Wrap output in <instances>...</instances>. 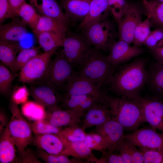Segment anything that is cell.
<instances>
[{
  "mask_svg": "<svg viewBox=\"0 0 163 163\" xmlns=\"http://www.w3.org/2000/svg\"><path fill=\"white\" fill-rule=\"evenodd\" d=\"M124 130L121 124L112 118L104 124L96 126L95 132L104 139L107 151L113 152L117 150L119 145L125 138Z\"/></svg>",
  "mask_w": 163,
  "mask_h": 163,
  "instance_id": "obj_13",
  "label": "cell"
},
{
  "mask_svg": "<svg viewBox=\"0 0 163 163\" xmlns=\"http://www.w3.org/2000/svg\"><path fill=\"white\" fill-rule=\"evenodd\" d=\"M146 60L139 58L119 66L110 81L109 89L120 96L138 99L146 83Z\"/></svg>",
  "mask_w": 163,
  "mask_h": 163,
  "instance_id": "obj_1",
  "label": "cell"
},
{
  "mask_svg": "<svg viewBox=\"0 0 163 163\" xmlns=\"http://www.w3.org/2000/svg\"><path fill=\"white\" fill-rule=\"evenodd\" d=\"M81 128L84 130L100 126L112 118L110 110L104 99L93 105L82 117Z\"/></svg>",
  "mask_w": 163,
  "mask_h": 163,
  "instance_id": "obj_17",
  "label": "cell"
},
{
  "mask_svg": "<svg viewBox=\"0 0 163 163\" xmlns=\"http://www.w3.org/2000/svg\"><path fill=\"white\" fill-rule=\"evenodd\" d=\"M16 162L20 163H43L37 157L35 152L26 148L21 153H18Z\"/></svg>",
  "mask_w": 163,
  "mask_h": 163,
  "instance_id": "obj_43",
  "label": "cell"
},
{
  "mask_svg": "<svg viewBox=\"0 0 163 163\" xmlns=\"http://www.w3.org/2000/svg\"><path fill=\"white\" fill-rule=\"evenodd\" d=\"M21 112L24 116L33 122L44 119L46 113L44 106L32 101H27L22 104Z\"/></svg>",
  "mask_w": 163,
  "mask_h": 163,
  "instance_id": "obj_31",
  "label": "cell"
},
{
  "mask_svg": "<svg viewBox=\"0 0 163 163\" xmlns=\"http://www.w3.org/2000/svg\"><path fill=\"white\" fill-rule=\"evenodd\" d=\"M150 51L156 62L163 64V39L154 48Z\"/></svg>",
  "mask_w": 163,
  "mask_h": 163,
  "instance_id": "obj_49",
  "label": "cell"
},
{
  "mask_svg": "<svg viewBox=\"0 0 163 163\" xmlns=\"http://www.w3.org/2000/svg\"><path fill=\"white\" fill-rule=\"evenodd\" d=\"M44 120L54 126L61 128L79 125L81 118L74 112L70 110L57 108L46 109Z\"/></svg>",
  "mask_w": 163,
  "mask_h": 163,
  "instance_id": "obj_19",
  "label": "cell"
},
{
  "mask_svg": "<svg viewBox=\"0 0 163 163\" xmlns=\"http://www.w3.org/2000/svg\"><path fill=\"white\" fill-rule=\"evenodd\" d=\"M152 25L151 21L148 18L139 23L134 31L133 43V46L140 47L144 45L151 31Z\"/></svg>",
  "mask_w": 163,
  "mask_h": 163,
  "instance_id": "obj_35",
  "label": "cell"
},
{
  "mask_svg": "<svg viewBox=\"0 0 163 163\" xmlns=\"http://www.w3.org/2000/svg\"><path fill=\"white\" fill-rule=\"evenodd\" d=\"M13 73L4 65H0V92L6 94L9 92L14 79Z\"/></svg>",
  "mask_w": 163,
  "mask_h": 163,
  "instance_id": "obj_40",
  "label": "cell"
},
{
  "mask_svg": "<svg viewBox=\"0 0 163 163\" xmlns=\"http://www.w3.org/2000/svg\"><path fill=\"white\" fill-rule=\"evenodd\" d=\"M109 12L108 0H92L88 13L78 25L82 29L97 22L106 19Z\"/></svg>",
  "mask_w": 163,
  "mask_h": 163,
  "instance_id": "obj_22",
  "label": "cell"
},
{
  "mask_svg": "<svg viewBox=\"0 0 163 163\" xmlns=\"http://www.w3.org/2000/svg\"><path fill=\"white\" fill-rule=\"evenodd\" d=\"M76 72L62 49L56 52L54 58L51 60L45 75L40 80V83L47 84L58 91H62Z\"/></svg>",
  "mask_w": 163,
  "mask_h": 163,
  "instance_id": "obj_5",
  "label": "cell"
},
{
  "mask_svg": "<svg viewBox=\"0 0 163 163\" xmlns=\"http://www.w3.org/2000/svg\"><path fill=\"white\" fill-rule=\"evenodd\" d=\"M68 25L50 17L41 16L32 31L35 35L43 32H50L66 36Z\"/></svg>",
  "mask_w": 163,
  "mask_h": 163,
  "instance_id": "obj_27",
  "label": "cell"
},
{
  "mask_svg": "<svg viewBox=\"0 0 163 163\" xmlns=\"http://www.w3.org/2000/svg\"><path fill=\"white\" fill-rule=\"evenodd\" d=\"M13 18L8 0H0V24L8 19Z\"/></svg>",
  "mask_w": 163,
  "mask_h": 163,
  "instance_id": "obj_47",
  "label": "cell"
},
{
  "mask_svg": "<svg viewBox=\"0 0 163 163\" xmlns=\"http://www.w3.org/2000/svg\"><path fill=\"white\" fill-rule=\"evenodd\" d=\"M27 24L18 16L9 23L0 26V40L18 42L27 33Z\"/></svg>",
  "mask_w": 163,
  "mask_h": 163,
  "instance_id": "obj_21",
  "label": "cell"
},
{
  "mask_svg": "<svg viewBox=\"0 0 163 163\" xmlns=\"http://www.w3.org/2000/svg\"><path fill=\"white\" fill-rule=\"evenodd\" d=\"M142 108L146 122L163 133V98L140 97L137 99Z\"/></svg>",
  "mask_w": 163,
  "mask_h": 163,
  "instance_id": "obj_10",
  "label": "cell"
},
{
  "mask_svg": "<svg viewBox=\"0 0 163 163\" xmlns=\"http://www.w3.org/2000/svg\"><path fill=\"white\" fill-rule=\"evenodd\" d=\"M82 30V33L93 46L103 52L109 51L119 37L113 24L106 19L95 23Z\"/></svg>",
  "mask_w": 163,
  "mask_h": 163,
  "instance_id": "obj_7",
  "label": "cell"
},
{
  "mask_svg": "<svg viewBox=\"0 0 163 163\" xmlns=\"http://www.w3.org/2000/svg\"><path fill=\"white\" fill-rule=\"evenodd\" d=\"M34 135L53 134L58 135L62 129L53 126L44 119L29 123Z\"/></svg>",
  "mask_w": 163,
  "mask_h": 163,
  "instance_id": "obj_38",
  "label": "cell"
},
{
  "mask_svg": "<svg viewBox=\"0 0 163 163\" xmlns=\"http://www.w3.org/2000/svg\"><path fill=\"white\" fill-rule=\"evenodd\" d=\"M145 13L152 25L163 27V2L152 0H143Z\"/></svg>",
  "mask_w": 163,
  "mask_h": 163,
  "instance_id": "obj_29",
  "label": "cell"
},
{
  "mask_svg": "<svg viewBox=\"0 0 163 163\" xmlns=\"http://www.w3.org/2000/svg\"><path fill=\"white\" fill-rule=\"evenodd\" d=\"M103 99L90 95H62L59 107L74 112L82 118L87 110Z\"/></svg>",
  "mask_w": 163,
  "mask_h": 163,
  "instance_id": "obj_15",
  "label": "cell"
},
{
  "mask_svg": "<svg viewBox=\"0 0 163 163\" xmlns=\"http://www.w3.org/2000/svg\"><path fill=\"white\" fill-rule=\"evenodd\" d=\"M30 94L34 101L50 110L59 107L62 95L50 86L43 83L31 87Z\"/></svg>",
  "mask_w": 163,
  "mask_h": 163,
  "instance_id": "obj_16",
  "label": "cell"
},
{
  "mask_svg": "<svg viewBox=\"0 0 163 163\" xmlns=\"http://www.w3.org/2000/svg\"><path fill=\"white\" fill-rule=\"evenodd\" d=\"M8 1L13 18L18 16L17 13L19 8L26 2V0H8Z\"/></svg>",
  "mask_w": 163,
  "mask_h": 163,
  "instance_id": "obj_50",
  "label": "cell"
},
{
  "mask_svg": "<svg viewBox=\"0 0 163 163\" xmlns=\"http://www.w3.org/2000/svg\"><path fill=\"white\" fill-rule=\"evenodd\" d=\"M41 16L50 17L69 25L70 21L56 0H28Z\"/></svg>",
  "mask_w": 163,
  "mask_h": 163,
  "instance_id": "obj_18",
  "label": "cell"
},
{
  "mask_svg": "<svg viewBox=\"0 0 163 163\" xmlns=\"http://www.w3.org/2000/svg\"><path fill=\"white\" fill-rule=\"evenodd\" d=\"M124 138L138 148L163 151V133L158 132L151 127L138 129L132 133L125 134Z\"/></svg>",
  "mask_w": 163,
  "mask_h": 163,
  "instance_id": "obj_9",
  "label": "cell"
},
{
  "mask_svg": "<svg viewBox=\"0 0 163 163\" xmlns=\"http://www.w3.org/2000/svg\"><path fill=\"white\" fill-rule=\"evenodd\" d=\"M143 157V163H161L163 151L156 149L139 148Z\"/></svg>",
  "mask_w": 163,
  "mask_h": 163,
  "instance_id": "obj_41",
  "label": "cell"
},
{
  "mask_svg": "<svg viewBox=\"0 0 163 163\" xmlns=\"http://www.w3.org/2000/svg\"><path fill=\"white\" fill-rule=\"evenodd\" d=\"M103 98L110 110L112 118L121 124L125 129L134 131L146 122L137 99L109 96L106 91Z\"/></svg>",
  "mask_w": 163,
  "mask_h": 163,
  "instance_id": "obj_2",
  "label": "cell"
},
{
  "mask_svg": "<svg viewBox=\"0 0 163 163\" xmlns=\"http://www.w3.org/2000/svg\"><path fill=\"white\" fill-rule=\"evenodd\" d=\"M161 163H163V156L162 159V160L161 162Z\"/></svg>",
  "mask_w": 163,
  "mask_h": 163,
  "instance_id": "obj_53",
  "label": "cell"
},
{
  "mask_svg": "<svg viewBox=\"0 0 163 163\" xmlns=\"http://www.w3.org/2000/svg\"><path fill=\"white\" fill-rule=\"evenodd\" d=\"M146 84L156 97H163V64L156 62L150 64L147 69Z\"/></svg>",
  "mask_w": 163,
  "mask_h": 163,
  "instance_id": "obj_25",
  "label": "cell"
},
{
  "mask_svg": "<svg viewBox=\"0 0 163 163\" xmlns=\"http://www.w3.org/2000/svg\"><path fill=\"white\" fill-rule=\"evenodd\" d=\"M17 16L32 30L35 27L41 16L33 6L26 2L19 8Z\"/></svg>",
  "mask_w": 163,
  "mask_h": 163,
  "instance_id": "obj_33",
  "label": "cell"
},
{
  "mask_svg": "<svg viewBox=\"0 0 163 163\" xmlns=\"http://www.w3.org/2000/svg\"><path fill=\"white\" fill-rule=\"evenodd\" d=\"M10 110L12 116L8 128L18 153H21L32 143L34 137L29 123L24 118L18 105L11 101Z\"/></svg>",
  "mask_w": 163,
  "mask_h": 163,
  "instance_id": "obj_6",
  "label": "cell"
},
{
  "mask_svg": "<svg viewBox=\"0 0 163 163\" xmlns=\"http://www.w3.org/2000/svg\"><path fill=\"white\" fill-rule=\"evenodd\" d=\"M57 49L38 54L31 59L20 70V81L32 83L41 80L47 72L51 57Z\"/></svg>",
  "mask_w": 163,
  "mask_h": 163,
  "instance_id": "obj_8",
  "label": "cell"
},
{
  "mask_svg": "<svg viewBox=\"0 0 163 163\" xmlns=\"http://www.w3.org/2000/svg\"><path fill=\"white\" fill-rule=\"evenodd\" d=\"M109 12L118 25L120 23L129 3L126 0H108Z\"/></svg>",
  "mask_w": 163,
  "mask_h": 163,
  "instance_id": "obj_37",
  "label": "cell"
},
{
  "mask_svg": "<svg viewBox=\"0 0 163 163\" xmlns=\"http://www.w3.org/2000/svg\"><path fill=\"white\" fill-rule=\"evenodd\" d=\"M32 143L37 148L53 155L61 154L65 148L59 136L53 134L34 135Z\"/></svg>",
  "mask_w": 163,
  "mask_h": 163,
  "instance_id": "obj_23",
  "label": "cell"
},
{
  "mask_svg": "<svg viewBox=\"0 0 163 163\" xmlns=\"http://www.w3.org/2000/svg\"><path fill=\"white\" fill-rule=\"evenodd\" d=\"M154 0V1H157L158 2H163V0Z\"/></svg>",
  "mask_w": 163,
  "mask_h": 163,
  "instance_id": "obj_52",
  "label": "cell"
},
{
  "mask_svg": "<svg viewBox=\"0 0 163 163\" xmlns=\"http://www.w3.org/2000/svg\"><path fill=\"white\" fill-rule=\"evenodd\" d=\"M119 66L113 65L101 50L94 47L87 60L76 73L95 82L104 90Z\"/></svg>",
  "mask_w": 163,
  "mask_h": 163,
  "instance_id": "obj_3",
  "label": "cell"
},
{
  "mask_svg": "<svg viewBox=\"0 0 163 163\" xmlns=\"http://www.w3.org/2000/svg\"><path fill=\"white\" fill-rule=\"evenodd\" d=\"M91 0H59V4L70 22H81L88 13Z\"/></svg>",
  "mask_w": 163,
  "mask_h": 163,
  "instance_id": "obj_20",
  "label": "cell"
},
{
  "mask_svg": "<svg viewBox=\"0 0 163 163\" xmlns=\"http://www.w3.org/2000/svg\"><path fill=\"white\" fill-rule=\"evenodd\" d=\"M29 91L24 85L16 88L11 96V101L16 104H23L27 101L30 94Z\"/></svg>",
  "mask_w": 163,
  "mask_h": 163,
  "instance_id": "obj_42",
  "label": "cell"
},
{
  "mask_svg": "<svg viewBox=\"0 0 163 163\" xmlns=\"http://www.w3.org/2000/svg\"><path fill=\"white\" fill-rule=\"evenodd\" d=\"M117 150L119 151L124 163H133L132 158L127 148L125 138L119 144Z\"/></svg>",
  "mask_w": 163,
  "mask_h": 163,
  "instance_id": "obj_48",
  "label": "cell"
},
{
  "mask_svg": "<svg viewBox=\"0 0 163 163\" xmlns=\"http://www.w3.org/2000/svg\"><path fill=\"white\" fill-rule=\"evenodd\" d=\"M62 141L65 148L61 154L83 159L88 162L97 163L98 159L84 141L72 142Z\"/></svg>",
  "mask_w": 163,
  "mask_h": 163,
  "instance_id": "obj_24",
  "label": "cell"
},
{
  "mask_svg": "<svg viewBox=\"0 0 163 163\" xmlns=\"http://www.w3.org/2000/svg\"><path fill=\"white\" fill-rule=\"evenodd\" d=\"M86 134L81 126L76 125L62 129L57 135L62 140L74 142L84 141Z\"/></svg>",
  "mask_w": 163,
  "mask_h": 163,
  "instance_id": "obj_36",
  "label": "cell"
},
{
  "mask_svg": "<svg viewBox=\"0 0 163 163\" xmlns=\"http://www.w3.org/2000/svg\"><path fill=\"white\" fill-rule=\"evenodd\" d=\"M163 39V27H158L151 31L144 45L150 50L154 48L158 43Z\"/></svg>",
  "mask_w": 163,
  "mask_h": 163,
  "instance_id": "obj_44",
  "label": "cell"
},
{
  "mask_svg": "<svg viewBox=\"0 0 163 163\" xmlns=\"http://www.w3.org/2000/svg\"><path fill=\"white\" fill-rule=\"evenodd\" d=\"M0 134V162H14L16 160L17 149L8 129V123Z\"/></svg>",
  "mask_w": 163,
  "mask_h": 163,
  "instance_id": "obj_26",
  "label": "cell"
},
{
  "mask_svg": "<svg viewBox=\"0 0 163 163\" xmlns=\"http://www.w3.org/2000/svg\"><path fill=\"white\" fill-rule=\"evenodd\" d=\"M127 148L131 156L133 163H143V157L141 151L134 145L125 138Z\"/></svg>",
  "mask_w": 163,
  "mask_h": 163,
  "instance_id": "obj_46",
  "label": "cell"
},
{
  "mask_svg": "<svg viewBox=\"0 0 163 163\" xmlns=\"http://www.w3.org/2000/svg\"><path fill=\"white\" fill-rule=\"evenodd\" d=\"M62 91L64 96L90 95L102 98L105 91L95 82L76 73L67 82Z\"/></svg>",
  "mask_w": 163,
  "mask_h": 163,
  "instance_id": "obj_12",
  "label": "cell"
},
{
  "mask_svg": "<svg viewBox=\"0 0 163 163\" xmlns=\"http://www.w3.org/2000/svg\"><path fill=\"white\" fill-rule=\"evenodd\" d=\"M6 114L2 111H0V133L7 126L8 123Z\"/></svg>",
  "mask_w": 163,
  "mask_h": 163,
  "instance_id": "obj_51",
  "label": "cell"
},
{
  "mask_svg": "<svg viewBox=\"0 0 163 163\" xmlns=\"http://www.w3.org/2000/svg\"><path fill=\"white\" fill-rule=\"evenodd\" d=\"M35 152L40 160L46 163H87L84 159L73 157L69 158L64 155H53L47 153L43 150L37 148Z\"/></svg>",
  "mask_w": 163,
  "mask_h": 163,
  "instance_id": "obj_32",
  "label": "cell"
},
{
  "mask_svg": "<svg viewBox=\"0 0 163 163\" xmlns=\"http://www.w3.org/2000/svg\"><path fill=\"white\" fill-rule=\"evenodd\" d=\"M62 50L67 60L74 69H79L87 60L93 46L82 33L68 32L63 42Z\"/></svg>",
  "mask_w": 163,
  "mask_h": 163,
  "instance_id": "obj_4",
  "label": "cell"
},
{
  "mask_svg": "<svg viewBox=\"0 0 163 163\" xmlns=\"http://www.w3.org/2000/svg\"><path fill=\"white\" fill-rule=\"evenodd\" d=\"M84 142L91 150L99 151L103 153L107 151L104 139L96 132L86 134Z\"/></svg>",
  "mask_w": 163,
  "mask_h": 163,
  "instance_id": "obj_39",
  "label": "cell"
},
{
  "mask_svg": "<svg viewBox=\"0 0 163 163\" xmlns=\"http://www.w3.org/2000/svg\"><path fill=\"white\" fill-rule=\"evenodd\" d=\"M18 42L0 40V60L11 70L17 54L21 50Z\"/></svg>",
  "mask_w": 163,
  "mask_h": 163,
  "instance_id": "obj_28",
  "label": "cell"
},
{
  "mask_svg": "<svg viewBox=\"0 0 163 163\" xmlns=\"http://www.w3.org/2000/svg\"><path fill=\"white\" fill-rule=\"evenodd\" d=\"M98 159L97 163H124L121 155L107 151Z\"/></svg>",
  "mask_w": 163,
  "mask_h": 163,
  "instance_id": "obj_45",
  "label": "cell"
},
{
  "mask_svg": "<svg viewBox=\"0 0 163 163\" xmlns=\"http://www.w3.org/2000/svg\"><path fill=\"white\" fill-rule=\"evenodd\" d=\"M142 11L135 4L129 3L121 22L118 25L119 40L133 43L136 28L142 21Z\"/></svg>",
  "mask_w": 163,
  "mask_h": 163,
  "instance_id": "obj_11",
  "label": "cell"
},
{
  "mask_svg": "<svg viewBox=\"0 0 163 163\" xmlns=\"http://www.w3.org/2000/svg\"><path fill=\"white\" fill-rule=\"evenodd\" d=\"M40 47L32 46L21 49L18 53L12 69L13 73L20 70L32 58L39 54Z\"/></svg>",
  "mask_w": 163,
  "mask_h": 163,
  "instance_id": "obj_34",
  "label": "cell"
},
{
  "mask_svg": "<svg viewBox=\"0 0 163 163\" xmlns=\"http://www.w3.org/2000/svg\"><path fill=\"white\" fill-rule=\"evenodd\" d=\"M130 45L122 40L115 41L107 56L110 62L113 65L119 66L144 52V49L140 47Z\"/></svg>",
  "mask_w": 163,
  "mask_h": 163,
  "instance_id": "obj_14",
  "label": "cell"
},
{
  "mask_svg": "<svg viewBox=\"0 0 163 163\" xmlns=\"http://www.w3.org/2000/svg\"><path fill=\"white\" fill-rule=\"evenodd\" d=\"M38 43L44 52H48L62 46L66 36L50 32H43L35 35Z\"/></svg>",
  "mask_w": 163,
  "mask_h": 163,
  "instance_id": "obj_30",
  "label": "cell"
}]
</instances>
